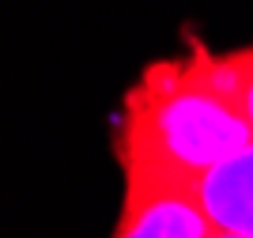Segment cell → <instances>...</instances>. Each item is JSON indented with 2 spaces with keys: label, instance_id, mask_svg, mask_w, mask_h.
<instances>
[{
  "label": "cell",
  "instance_id": "obj_3",
  "mask_svg": "<svg viewBox=\"0 0 253 238\" xmlns=\"http://www.w3.org/2000/svg\"><path fill=\"white\" fill-rule=\"evenodd\" d=\"M211 227L238 238H253V144L219 163L197 186Z\"/></svg>",
  "mask_w": 253,
  "mask_h": 238
},
{
  "label": "cell",
  "instance_id": "obj_5",
  "mask_svg": "<svg viewBox=\"0 0 253 238\" xmlns=\"http://www.w3.org/2000/svg\"><path fill=\"white\" fill-rule=\"evenodd\" d=\"M211 238H238V235H227V231H211Z\"/></svg>",
  "mask_w": 253,
  "mask_h": 238
},
{
  "label": "cell",
  "instance_id": "obj_1",
  "mask_svg": "<svg viewBox=\"0 0 253 238\" xmlns=\"http://www.w3.org/2000/svg\"><path fill=\"white\" fill-rule=\"evenodd\" d=\"M253 144V125L223 80L219 49L159 57L121 95L110 121V155L121 182L197 189L204 178Z\"/></svg>",
  "mask_w": 253,
  "mask_h": 238
},
{
  "label": "cell",
  "instance_id": "obj_4",
  "mask_svg": "<svg viewBox=\"0 0 253 238\" xmlns=\"http://www.w3.org/2000/svg\"><path fill=\"white\" fill-rule=\"evenodd\" d=\"M219 68H223V80L231 83L242 114L253 125V42L238 46V49H219Z\"/></svg>",
  "mask_w": 253,
  "mask_h": 238
},
{
  "label": "cell",
  "instance_id": "obj_2",
  "mask_svg": "<svg viewBox=\"0 0 253 238\" xmlns=\"http://www.w3.org/2000/svg\"><path fill=\"white\" fill-rule=\"evenodd\" d=\"M211 231L197 189L125 182L110 238H211Z\"/></svg>",
  "mask_w": 253,
  "mask_h": 238
}]
</instances>
